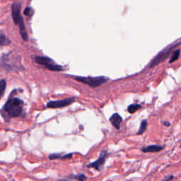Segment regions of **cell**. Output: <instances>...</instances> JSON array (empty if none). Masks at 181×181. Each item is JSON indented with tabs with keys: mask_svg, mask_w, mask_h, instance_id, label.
I'll return each instance as SVG.
<instances>
[{
	"mask_svg": "<svg viewBox=\"0 0 181 181\" xmlns=\"http://www.w3.org/2000/svg\"><path fill=\"white\" fill-rule=\"evenodd\" d=\"M23 102L18 98H12L8 100L3 107L4 113L10 117H19L23 112Z\"/></svg>",
	"mask_w": 181,
	"mask_h": 181,
	"instance_id": "obj_1",
	"label": "cell"
},
{
	"mask_svg": "<svg viewBox=\"0 0 181 181\" xmlns=\"http://www.w3.org/2000/svg\"><path fill=\"white\" fill-rule=\"evenodd\" d=\"M74 79L79 82L85 83L86 85H88L91 87H97L103 83H106L109 80L108 78L105 77H75Z\"/></svg>",
	"mask_w": 181,
	"mask_h": 181,
	"instance_id": "obj_2",
	"label": "cell"
},
{
	"mask_svg": "<svg viewBox=\"0 0 181 181\" xmlns=\"http://www.w3.org/2000/svg\"><path fill=\"white\" fill-rule=\"evenodd\" d=\"M175 47V45L174 46H169L166 48V49L163 50L159 52V53L157 55L154 57V59L152 60L150 63V65H149V67L152 68L156 66L157 64H160V63H161L162 62H164L166 60L168 57H170V55L171 54L173 49Z\"/></svg>",
	"mask_w": 181,
	"mask_h": 181,
	"instance_id": "obj_3",
	"label": "cell"
},
{
	"mask_svg": "<svg viewBox=\"0 0 181 181\" xmlns=\"http://www.w3.org/2000/svg\"><path fill=\"white\" fill-rule=\"evenodd\" d=\"M73 102H74V98H66L60 101H51L47 104V107H50V108H59V107L69 106Z\"/></svg>",
	"mask_w": 181,
	"mask_h": 181,
	"instance_id": "obj_4",
	"label": "cell"
},
{
	"mask_svg": "<svg viewBox=\"0 0 181 181\" xmlns=\"http://www.w3.org/2000/svg\"><path fill=\"white\" fill-rule=\"evenodd\" d=\"M107 156V153L106 151H103L101 154V156L99 159L96 161L95 162L91 163L88 165H87V167L88 168H93V169H96L97 170H100L101 167L103 166L105 161H106V158Z\"/></svg>",
	"mask_w": 181,
	"mask_h": 181,
	"instance_id": "obj_5",
	"label": "cell"
},
{
	"mask_svg": "<svg viewBox=\"0 0 181 181\" xmlns=\"http://www.w3.org/2000/svg\"><path fill=\"white\" fill-rule=\"evenodd\" d=\"M20 11H21V6L20 4L17 3H14L12 5V17L13 20L15 24H18L21 19L20 16Z\"/></svg>",
	"mask_w": 181,
	"mask_h": 181,
	"instance_id": "obj_6",
	"label": "cell"
},
{
	"mask_svg": "<svg viewBox=\"0 0 181 181\" xmlns=\"http://www.w3.org/2000/svg\"><path fill=\"white\" fill-rule=\"evenodd\" d=\"M122 121V117L118 113H114L110 118V122H111L114 127L116 128L117 130H120V123Z\"/></svg>",
	"mask_w": 181,
	"mask_h": 181,
	"instance_id": "obj_7",
	"label": "cell"
},
{
	"mask_svg": "<svg viewBox=\"0 0 181 181\" xmlns=\"http://www.w3.org/2000/svg\"><path fill=\"white\" fill-rule=\"evenodd\" d=\"M164 149V146L159 145H151L146 146L141 149L144 153H155V152H159L162 151Z\"/></svg>",
	"mask_w": 181,
	"mask_h": 181,
	"instance_id": "obj_8",
	"label": "cell"
},
{
	"mask_svg": "<svg viewBox=\"0 0 181 181\" xmlns=\"http://www.w3.org/2000/svg\"><path fill=\"white\" fill-rule=\"evenodd\" d=\"M35 61L36 63H38V64L44 65L45 67H47L49 64H52V63H55L53 60L50 58H49V57H40V56L36 57Z\"/></svg>",
	"mask_w": 181,
	"mask_h": 181,
	"instance_id": "obj_9",
	"label": "cell"
},
{
	"mask_svg": "<svg viewBox=\"0 0 181 181\" xmlns=\"http://www.w3.org/2000/svg\"><path fill=\"white\" fill-rule=\"evenodd\" d=\"M19 28H20V33H21V35L23 39L24 40H28V34H27V32H26L25 24H24V23H23V21L21 17V19L19 20Z\"/></svg>",
	"mask_w": 181,
	"mask_h": 181,
	"instance_id": "obj_10",
	"label": "cell"
},
{
	"mask_svg": "<svg viewBox=\"0 0 181 181\" xmlns=\"http://www.w3.org/2000/svg\"><path fill=\"white\" fill-rule=\"evenodd\" d=\"M147 125H148L147 120H143L142 121H141V122L140 129H139V131L137 132V135H142V134L144 132H145V130L146 129V127H147Z\"/></svg>",
	"mask_w": 181,
	"mask_h": 181,
	"instance_id": "obj_11",
	"label": "cell"
},
{
	"mask_svg": "<svg viewBox=\"0 0 181 181\" xmlns=\"http://www.w3.org/2000/svg\"><path fill=\"white\" fill-rule=\"evenodd\" d=\"M141 107V105L140 104H132L130 106H128L127 107V111L131 114H133L134 112H135L136 111H137L138 110H140Z\"/></svg>",
	"mask_w": 181,
	"mask_h": 181,
	"instance_id": "obj_12",
	"label": "cell"
},
{
	"mask_svg": "<svg viewBox=\"0 0 181 181\" xmlns=\"http://www.w3.org/2000/svg\"><path fill=\"white\" fill-rule=\"evenodd\" d=\"M11 41L4 34H0V45H9Z\"/></svg>",
	"mask_w": 181,
	"mask_h": 181,
	"instance_id": "obj_13",
	"label": "cell"
},
{
	"mask_svg": "<svg viewBox=\"0 0 181 181\" xmlns=\"http://www.w3.org/2000/svg\"><path fill=\"white\" fill-rule=\"evenodd\" d=\"M180 53V52L179 50H175L174 52H173L172 55L171 57H170V59L169 60V63H173L174 62L178 60V59L179 58Z\"/></svg>",
	"mask_w": 181,
	"mask_h": 181,
	"instance_id": "obj_14",
	"label": "cell"
},
{
	"mask_svg": "<svg viewBox=\"0 0 181 181\" xmlns=\"http://www.w3.org/2000/svg\"><path fill=\"white\" fill-rule=\"evenodd\" d=\"M7 83L5 79H1L0 80V97L4 93L5 89H6Z\"/></svg>",
	"mask_w": 181,
	"mask_h": 181,
	"instance_id": "obj_15",
	"label": "cell"
},
{
	"mask_svg": "<svg viewBox=\"0 0 181 181\" xmlns=\"http://www.w3.org/2000/svg\"><path fill=\"white\" fill-rule=\"evenodd\" d=\"M60 157H61V154H52L49 156L50 159H51V160L60 159Z\"/></svg>",
	"mask_w": 181,
	"mask_h": 181,
	"instance_id": "obj_16",
	"label": "cell"
},
{
	"mask_svg": "<svg viewBox=\"0 0 181 181\" xmlns=\"http://www.w3.org/2000/svg\"><path fill=\"white\" fill-rule=\"evenodd\" d=\"M74 178L75 179H77L79 180H80V181H83V180H86V178L84 175L83 174H81V175H76V176H74Z\"/></svg>",
	"mask_w": 181,
	"mask_h": 181,
	"instance_id": "obj_17",
	"label": "cell"
},
{
	"mask_svg": "<svg viewBox=\"0 0 181 181\" xmlns=\"http://www.w3.org/2000/svg\"><path fill=\"white\" fill-rule=\"evenodd\" d=\"M72 157V154H67V155H64L62 157V159L64 160V159H71Z\"/></svg>",
	"mask_w": 181,
	"mask_h": 181,
	"instance_id": "obj_18",
	"label": "cell"
},
{
	"mask_svg": "<svg viewBox=\"0 0 181 181\" xmlns=\"http://www.w3.org/2000/svg\"><path fill=\"white\" fill-rule=\"evenodd\" d=\"M30 10H31L30 8H27V9H26L25 10L24 14H25V15H29V12H30Z\"/></svg>",
	"mask_w": 181,
	"mask_h": 181,
	"instance_id": "obj_19",
	"label": "cell"
},
{
	"mask_svg": "<svg viewBox=\"0 0 181 181\" xmlns=\"http://www.w3.org/2000/svg\"><path fill=\"white\" fill-rule=\"evenodd\" d=\"M174 177L173 176V175H170V176L169 177H167L166 178H164V180H172V179H174Z\"/></svg>",
	"mask_w": 181,
	"mask_h": 181,
	"instance_id": "obj_20",
	"label": "cell"
},
{
	"mask_svg": "<svg viewBox=\"0 0 181 181\" xmlns=\"http://www.w3.org/2000/svg\"><path fill=\"white\" fill-rule=\"evenodd\" d=\"M164 125L165 126H166V127H169V126H170V122H167V121H165V122H164Z\"/></svg>",
	"mask_w": 181,
	"mask_h": 181,
	"instance_id": "obj_21",
	"label": "cell"
},
{
	"mask_svg": "<svg viewBox=\"0 0 181 181\" xmlns=\"http://www.w3.org/2000/svg\"><path fill=\"white\" fill-rule=\"evenodd\" d=\"M0 98H1V97H0Z\"/></svg>",
	"mask_w": 181,
	"mask_h": 181,
	"instance_id": "obj_22",
	"label": "cell"
}]
</instances>
